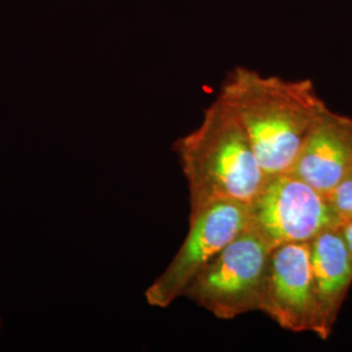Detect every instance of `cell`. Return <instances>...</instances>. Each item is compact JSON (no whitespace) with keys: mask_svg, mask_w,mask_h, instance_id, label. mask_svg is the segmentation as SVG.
<instances>
[{"mask_svg":"<svg viewBox=\"0 0 352 352\" xmlns=\"http://www.w3.org/2000/svg\"><path fill=\"white\" fill-rule=\"evenodd\" d=\"M217 97L244 128L267 177L291 171L327 107L311 80L264 76L247 67L228 72Z\"/></svg>","mask_w":352,"mask_h":352,"instance_id":"6da1fadb","label":"cell"},{"mask_svg":"<svg viewBox=\"0 0 352 352\" xmlns=\"http://www.w3.org/2000/svg\"><path fill=\"white\" fill-rule=\"evenodd\" d=\"M173 151L188 186L189 218L215 202L248 206L267 179L244 128L218 97L200 126L176 140Z\"/></svg>","mask_w":352,"mask_h":352,"instance_id":"7a4b0ae2","label":"cell"},{"mask_svg":"<svg viewBox=\"0 0 352 352\" xmlns=\"http://www.w3.org/2000/svg\"><path fill=\"white\" fill-rule=\"evenodd\" d=\"M272 248L247 226L192 280L184 296L219 320L260 311Z\"/></svg>","mask_w":352,"mask_h":352,"instance_id":"3957f363","label":"cell"},{"mask_svg":"<svg viewBox=\"0 0 352 352\" xmlns=\"http://www.w3.org/2000/svg\"><path fill=\"white\" fill-rule=\"evenodd\" d=\"M342 223L327 195L291 173L269 176L248 205V227L272 247L311 243Z\"/></svg>","mask_w":352,"mask_h":352,"instance_id":"277c9868","label":"cell"},{"mask_svg":"<svg viewBox=\"0 0 352 352\" xmlns=\"http://www.w3.org/2000/svg\"><path fill=\"white\" fill-rule=\"evenodd\" d=\"M248 226V206L215 202L189 218L187 236L164 273L145 291V300L155 308H168L214 257Z\"/></svg>","mask_w":352,"mask_h":352,"instance_id":"5b68a950","label":"cell"},{"mask_svg":"<svg viewBox=\"0 0 352 352\" xmlns=\"http://www.w3.org/2000/svg\"><path fill=\"white\" fill-rule=\"evenodd\" d=\"M260 311L285 330L314 333L316 302L311 243H287L272 248Z\"/></svg>","mask_w":352,"mask_h":352,"instance_id":"8992f818","label":"cell"},{"mask_svg":"<svg viewBox=\"0 0 352 352\" xmlns=\"http://www.w3.org/2000/svg\"><path fill=\"white\" fill-rule=\"evenodd\" d=\"M351 170L352 118L327 107L289 173L327 196Z\"/></svg>","mask_w":352,"mask_h":352,"instance_id":"52a82bcc","label":"cell"},{"mask_svg":"<svg viewBox=\"0 0 352 352\" xmlns=\"http://www.w3.org/2000/svg\"><path fill=\"white\" fill-rule=\"evenodd\" d=\"M311 272L316 302V336L327 340L352 285V258L340 227L311 241Z\"/></svg>","mask_w":352,"mask_h":352,"instance_id":"ba28073f","label":"cell"},{"mask_svg":"<svg viewBox=\"0 0 352 352\" xmlns=\"http://www.w3.org/2000/svg\"><path fill=\"white\" fill-rule=\"evenodd\" d=\"M329 200L343 222L352 219V170L340 184L327 195Z\"/></svg>","mask_w":352,"mask_h":352,"instance_id":"9c48e42d","label":"cell"},{"mask_svg":"<svg viewBox=\"0 0 352 352\" xmlns=\"http://www.w3.org/2000/svg\"><path fill=\"white\" fill-rule=\"evenodd\" d=\"M340 230L343 239H344L347 247H349V251H350L352 258V219H349V221L343 222V223L340 225Z\"/></svg>","mask_w":352,"mask_h":352,"instance_id":"30bf717a","label":"cell"},{"mask_svg":"<svg viewBox=\"0 0 352 352\" xmlns=\"http://www.w3.org/2000/svg\"><path fill=\"white\" fill-rule=\"evenodd\" d=\"M1 327H3V320H1V315H0V331H1Z\"/></svg>","mask_w":352,"mask_h":352,"instance_id":"8fae6325","label":"cell"}]
</instances>
